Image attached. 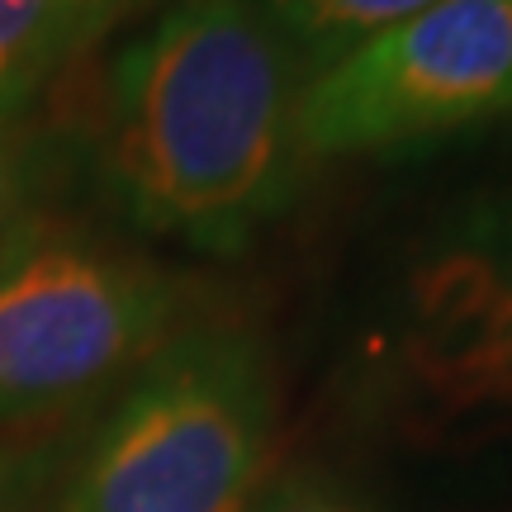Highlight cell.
<instances>
[{
    "label": "cell",
    "instance_id": "6da1fadb",
    "mask_svg": "<svg viewBox=\"0 0 512 512\" xmlns=\"http://www.w3.org/2000/svg\"><path fill=\"white\" fill-rule=\"evenodd\" d=\"M299 86L256 0H176L119 62L105 181L128 219L200 252H238L294 195Z\"/></svg>",
    "mask_w": 512,
    "mask_h": 512
},
{
    "label": "cell",
    "instance_id": "7a4b0ae2",
    "mask_svg": "<svg viewBox=\"0 0 512 512\" xmlns=\"http://www.w3.org/2000/svg\"><path fill=\"white\" fill-rule=\"evenodd\" d=\"M271 441L266 347L242 328H195L143 361L57 512H242Z\"/></svg>",
    "mask_w": 512,
    "mask_h": 512
},
{
    "label": "cell",
    "instance_id": "3957f363",
    "mask_svg": "<svg viewBox=\"0 0 512 512\" xmlns=\"http://www.w3.org/2000/svg\"><path fill=\"white\" fill-rule=\"evenodd\" d=\"M181 280L57 223L0 247V418L91 394L171 342Z\"/></svg>",
    "mask_w": 512,
    "mask_h": 512
},
{
    "label": "cell",
    "instance_id": "277c9868",
    "mask_svg": "<svg viewBox=\"0 0 512 512\" xmlns=\"http://www.w3.org/2000/svg\"><path fill=\"white\" fill-rule=\"evenodd\" d=\"M512 114V0H437L299 86L304 157L399 152Z\"/></svg>",
    "mask_w": 512,
    "mask_h": 512
},
{
    "label": "cell",
    "instance_id": "5b68a950",
    "mask_svg": "<svg viewBox=\"0 0 512 512\" xmlns=\"http://www.w3.org/2000/svg\"><path fill=\"white\" fill-rule=\"evenodd\" d=\"M394 375L441 432H512V195L475 204L413 261Z\"/></svg>",
    "mask_w": 512,
    "mask_h": 512
},
{
    "label": "cell",
    "instance_id": "8992f818",
    "mask_svg": "<svg viewBox=\"0 0 512 512\" xmlns=\"http://www.w3.org/2000/svg\"><path fill=\"white\" fill-rule=\"evenodd\" d=\"M427 5L437 0H256V10L271 19L280 43L290 48L299 76L323 72L328 62Z\"/></svg>",
    "mask_w": 512,
    "mask_h": 512
},
{
    "label": "cell",
    "instance_id": "52a82bcc",
    "mask_svg": "<svg viewBox=\"0 0 512 512\" xmlns=\"http://www.w3.org/2000/svg\"><path fill=\"white\" fill-rule=\"evenodd\" d=\"M72 53L81 43L62 0H0V119L10 124Z\"/></svg>",
    "mask_w": 512,
    "mask_h": 512
},
{
    "label": "cell",
    "instance_id": "ba28073f",
    "mask_svg": "<svg viewBox=\"0 0 512 512\" xmlns=\"http://www.w3.org/2000/svg\"><path fill=\"white\" fill-rule=\"evenodd\" d=\"M242 512H366V508L332 494V489H318L309 479H280L266 494H256Z\"/></svg>",
    "mask_w": 512,
    "mask_h": 512
},
{
    "label": "cell",
    "instance_id": "9c48e42d",
    "mask_svg": "<svg viewBox=\"0 0 512 512\" xmlns=\"http://www.w3.org/2000/svg\"><path fill=\"white\" fill-rule=\"evenodd\" d=\"M19 223H24V147L15 128L0 119V247L15 238Z\"/></svg>",
    "mask_w": 512,
    "mask_h": 512
},
{
    "label": "cell",
    "instance_id": "30bf717a",
    "mask_svg": "<svg viewBox=\"0 0 512 512\" xmlns=\"http://www.w3.org/2000/svg\"><path fill=\"white\" fill-rule=\"evenodd\" d=\"M143 0H62V10H67V19H72L76 29V43L86 48V43H95V38H105L119 24L124 15H133Z\"/></svg>",
    "mask_w": 512,
    "mask_h": 512
}]
</instances>
